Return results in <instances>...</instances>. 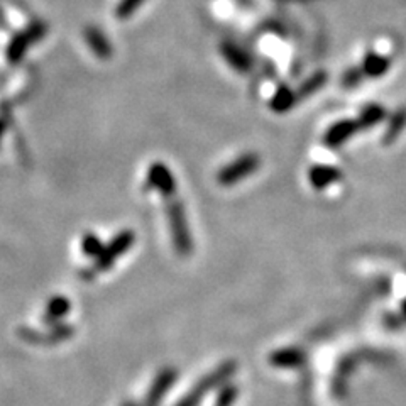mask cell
<instances>
[{
	"label": "cell",
	"instance_id": "cell-9",
	"mask_svg": "<svg viewBox=\"0 0 406 406\" xmlns=\"http://www.w3.org/2000/svg\"><path fill=\"white\" fill-rule=\"evenodd\" d=\"M296 103L298 100L295 90H292L287 85H281L271 97V100H269V107L276 114H284V112L292 110Z\"/></svg>",
	"mask_w": 406,
	"mask_h": 406
},
{
	"label": "cell",
	"instance_id": "cell-8",
	"mask_svg": "<svg viewBox=\"0 0 406 406\" xmlns=\"http://www.w3.org/2000/svg\"><path fill=\"white\" fill-rule=\"evenodd\" d=\"M389 65H391L389 58L379 55V53L371 51V53H367L366 56H364V61H362V66H360V70L364 72V77L378 78V77H383V74L388 72Z\"/></svg>",
	"mask_w": 406,
	"mask_h": 406
},
{
	"label": "cell",
	"instance_id": "cell-3",
	"mask_svg": "<svg viewBox=\"0 0 406 406\" xmlns=\"http://www.w3.org/2000/svg\"><path fill=\"white\" fill-rule=\"evenodd\" d=\"M259 166H261L259 156L249 152V155L240 156L235 161L227 164V166H223L221 171H218L217 181L222 186L237 185L239 181L246 180V178H249L252 175V173L258 171Z\"/></svg>",
	"mask_w": 406,
	"mask_h": 406
},
{
	"label": "cell",
	"instance_id": "cell-1",
	"mask_svg": "<svg viewBox=\"0 0 406 406\" xmlns=\"http://www.w3.org/2000/svg\"><path fill=\"white\" fill-rule=\"evenodd\" d=\"M166 215L169 223V234H171L173 247L180 256H190L193 252V237L190 232L188 218L183 203L178 197H171L166 200Z\"/></svg>",
	"mask_w": 406,
	"mask_h": 406
},
{
	"label": "cell",
	"instance_id": "cell-19",
	"mask_svg": "<svg viewBox=\"0 0 406 406\" xmlns=\"http://www.w3.org/2000/svg\"><path fill=\"white\" fill-rule=\"evenodd\" d=\"M401 312H403V315L406 317V300L403 301V306H401Z\"/></svg>",
	"mask_w": 406,
	"mask_h": 406
},
{
	"label": "cell",
	"instance_id": "cell-4",
	"mask_svg": "<svg viewBox=\"0 0 406 406\" xmlns=\"http://www.w3.org/2000/svg\"><path fill=\"white\" fill-rule=\"evenodd\" d=\"M148 183L163 195L166 200L171 197H176L178 183L175 176H173L171 169L164 163L151 164V168L148 169Z\"/></svg>",
	"mask_w": 406,
	"mask_h": 406
},
{
	"label": "cell",
	"instance_id": "cell-15",
	"mask_svg": "<svg viewBox=\"0 0 406 406\" xmlns=\"http://www.w3.org/2000/svg\"><path fill=\"white\" fill-rule=\"evenodd\" d=\"M144 4V0H120V4L115 9V18L120 20L129 19L136 11Z\"/></svg>",
	"mask_w": 406,
	"mask_h": 406
},
{
	"label": "cell",
	"instance_id": "cell-16",
	"mask_svg": "<svg viewBox=\"0 0 406 406\" xmlns=\"http://www.w3.org/2000/svg\"><path fill=\"white\" fill-rule=\"evenodd\" d=\"M102 247V240L93 234H86L84 237V242H81V249H84L85 254L93 256V258H97V256L100 254Z\"/></svg>",
	"mask_w": 406,
	"mask_h": 406
},
{
	"label": "cell",
	"instance_id": "cell-6",
	"mask_svg": "<svg viewBox=\"0 0 406 406\" xmlns=\"http://www.w3.org/2000/svg\"><path fill=\"white\" fill-rule=\"evenodd\" d=\"M221 51H222L223 60H225L227 63L235 70V72H239V73L251 72V66H252L251 56L247 55L242 48L237 46V44L232 43V41H223V43L221 44Z\"/></svg>",
	"mask_w": 406,
	"mask_h": 406
},
{
	"label": "cell",
	"instance_id": "cell-12",
	"mask_svg": "<svg viewBox=\"0 0 406 406\" xmlns=\"http://www.w3.org/2000/svg\"><path fill=\"white\" fill-rule=\"evenodd\" d=\"M406 127V107H400L395 114L389 117V122L386 126L383 136V144H393L398 139V136L405 131Z\"/></svg>",
	"mask_w": 406,
	"mask_h": 406
},
{
	"label": "cell",
	"instance_id": "cell-17",
	"mask_svg": "<svg viewBox=\"0 0 406 406\" xmlns=\"http://www.w3.org/2000/svg\"><path fill=\"white\" fill-rule=\"evenodd\" d=\"M364 78V72L360 68H351L347 70L346 73H343V78H342V85L346 86V89H355L360 81H362Z\"/></svg>",
	"mask_w": 406,
	"mask_h": 406
},
{
	"label": "cell",
	"instance_id": "cell-13",
	"mask_svg": "<svg viewBox=\"0 0 406 406\" xmlns=\"http://www.w3.org/2000/svg\"><path fill=\"white\" fill-rule=\"evenodd\" d=\"M384 117H386V109L379 103H371V105L364 107L360 110L359 117L355 119L359 122L360 129H371V127L378 126L379 122H383Z\"/></svg>",
	"mask_w": 406,
	"mask_h": 406
},
{
	"label": "cell",
	"instance_id": "cell-2",
	"mask_svg": "<svg viewBox=\"0 0 406 406\" xmlns=\"http://www.w3.org/2000/svg\"><path fill=\"white\" fill-rule=\"evenodd\" d=\"M134 240H136V235L132 230L120 232V234L115 235V237L112 239L105 247H102L100 254L95 258L93 264L89 269H86V273L84 276L85 277H93V276L100 275V273L107 271V269L114 266L115 261H117L120 256L126 254V252L131 249L132 244H134Z\"/></svg>",
	"mask_w": 406,
	"mask_h": 406
},
{
	"label": "cell",
	"instance_id": "cell-11",
	"mask_svg": "<svg viewBox=\"0 0 406 406\" xmlns=\"http://www.w3.org/2000/svg\"><path fill=\"white\" fill-rule=\"evenodd\" d=\"M327 78L329 77H327L325 72H317V73H313L312 77L306 78L305 81H301V85L295 90L298 103L306 100L308 97H312L315 92H318V90L327 84Z\"/></svg>",
	"mask_w": 406,
	"mask_h": 406
},
{
	"label": "cell",
	"instance_id": "cell-14",
	"mask_svg": "<svg viewBox=\"0 0 406 406\" xmlns=\"http://www.w3.org/2000/svg\"><path fill=\"white\" fill-rule=\"evenodd\" d=\"M70 310V301L63 296H56L49 301L46 306V315L44 320L46 322H58L61 317H65Z\"/></svg>",
	"mask_w": 406,
	"mask_h": 406
},
{
	"label": "cell",
	"instance_id": "cell-10",
	"mask_svg": "<svg viewBox=\"0 0 406 406\" xmlns=\"http://www.w3.org/2000/svg\"><path fill=\"white\" fill-rule=\"evenodd\" d=\"M85 37H86V43H89V46L92 48V51L98 58H102V60H107V58L112 56L110 43L107 41V37L103 36L100 31H98V29L89 27L85 31Z\"/></svg>",
	"mask_w": 406,
	"mask_h": 406
},
{
	"label": "cell",
	"instance_id": "cell-5",
	"mask_svg": "<svg viewBox=\"0 0 406 406\" xmlns=\"http://www.w3.org/2000/svg\"><path fill=\"white\" fill-rule=\"evenodd\" d=\"M360 131L358 120L352 119H343L339 122L332 124L323 136V144L330 149L341 148L342 144H346L351 138H354L355 134Z\"/></svg>",
	"mask_w": 406,
	"mask_h": 406
},
{
	"label": "cell",
	"instance_id": "cell-7",
	"mask_svg": "<svg viewBox=\"0 0 406 406\" xmlns=\"http://www.w3.org/2000/svg\"><path fill=\"white\" fill-rule=\"evenodd\" d=\"M342 178L341 169L329 166V164H315L308 169V181L313 188L323 190L327 186H330L335 181H339Z\"/></svg>",
	"mask_w": 406,
	"mask_h": 406
},
{
	"label": "cell",
	"instance_id": "cell-18",
	"mask_svg": "<svg viewBox=\"0 0 406 406\" xmlns=\"http://www.w3.org/2000/svg\"><path fill=\"white\" fill-rule=\"evenodd\" d=\"M301 358L300 351H281L277 352V354L273 358L276 364H292V362H298Z\"/></svg>",
	"mask_w": 406,
	"mask_h": 406
}]
</instances>
